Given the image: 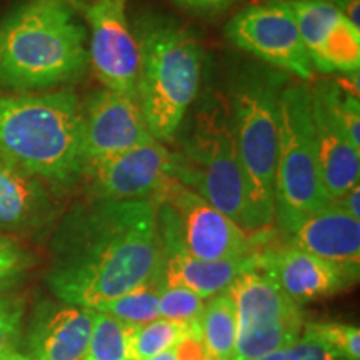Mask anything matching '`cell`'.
Listing matches in <instances>:
<instances>
[{"mask_svg": "<svg viewBox=\"0 0 360 360\" xmlns=\"http://www.w3.org/2000/svg\"><path fill=\"white\" fill-rule=\"evenodd\" d=\"M287 74L267 65L247 64L233 75L229 109L237 157L249 204L250 233L276 224L274 180L278 146V110Z\"/></svg>", "mask_w": 360, "mask_h": 360, "instance_id": "5", "label": "cell"}, {"mask_svg": "<svg viewBox=\"0 0 360 360\" xmlns=\"http://www.w3.org/2000/svg\"><path fill=\"white\" fill-rule=\"evenodd\" d=\"M53 188L0 155V232L34 237L57 220L58 200Z\"/></svg>", "mask_w": 360, "mask_h": 360, "instance_id": "17", "label": "cell"}, {"mask_svg": "<svg viewBox=\"0 0 360 360\" xmlns=\"http://www.w3.org/2000/svg\"><path fill=\"white\" fill-rule=\"evenodd\" d=\"M199 328L202 360H232L237 344V314L227 290L205 300Z\"/></svg>", "mask_w": 360, "mask_h": 360, "instance_id": "20", "label": "cell"}, {"mask_svg": "<svg viewBox=\"0 0 360 360\" xmlns=\"http://www.w3.org/2000/svg\"><path fill=\"white\" fill-rule=\"evenodd\" d=\"M155 199L169 205L184 249L200 260L215 262L252 255L262 249L272 232H245L204 197L175 179L165 182Z\"/></svg>", "mask_w": 360, "mask_h": 360, "instance_id": "9", "label": "cell"}, {"mask_svg": "<svg viewBox=\"0 0 360 360\" xmlns=\"http://www.w3.org/2000/svg\"><path fill=\"white\" fill-rule=\"evenodd\" d=\"M25 299L0 292V355L17 352L25 327Z\"/></svg>", "mask_w": 360, "mask_h": 360, "instance_id": "26", "label": "cell"}, {"mask_svg": "<svg viewBox=\"0 0 360 360\" xmlns=\"http://www.w3.org/2000/svg\"><path fill=\"white\" fill-rule=\"evenodd\" d=\"M359 200H360V187L359 184L357 186H354L350 191H347L344 193V195L340 197L339 200H335L337 204H339L342 209L345 210L349 215H352V217L359 219L360 220V205H359Z\"/></svg>", "mask_w": 360, "mask_h": 360, "instance_id": "32", "label": "cell"}, {"mask_svg": "<svg viewBox=\"0 0 360 360\" xmlns=\"http://www.w3.org/2000/svg\"><path fill=\"white\" fill-rule=\"evenodd\" d=\"M147 360H202V344L197 339H188Z\"/></svg>", "mask_w": 360, "mask_h": 360, "instance_id": "30", "label": "cell"}, {"mask_svg": "<svg viewBox=\"0 0 360 360\" xmlns=\"http://www.w3.org/2000/svg\"><path fill=\"white\" fill-rule=\"evenodd\" d=\"M328 2L360 29V0H328Z\"/></svg>", "mask_w": 360, "mask_h": 360, "instance_id": "31", "label": "cell"}, {"mask_svg": "<svg viewBox=\"0 0 360 360\" xmlns=\"http://www.w3.org/2000/svg\"><path fill=\"white\" fill-rule=\"evenodd\" d=\"M162 283H164V274L92 310L109 314L125 323H132V326L154 322L160 319L159 294Z\"/></svg>", "mask_w": 360, "mask_h": 360, "instance_id": "22", "label": "cell"}, {"mask_svg": "<svg viewBox=\"0 0 360 360\" xmlns=\"http://www.w3.org/2000/svg\"><path fill=\"white\" fill-rule=\"evenodd\" d=\"M132 30L141 52L137 97L152 137L170 142L197 98L204 51L187 27L164 13H137Z\"/></svg>", "mask_w": 360, "mask_h": 360, "instance_id": "4", "label": "cell"}, {"mask_svg": "<svg viewBox=\"0 0 360 360\" xmlns=\"http://www.w3.org/2000/svg\"><path fill=\"white\" fill-rule=\"evenodd\" d=\"M205 300L195 292L180 285H167L162 283L159 294V312L160 319L167 321L192 323L199 326V319L204 310Z\"/></svg>", "mask_w": 360, "mask_h": 360, "instance_id": "25", "label": "cell"}, {"mask_svg": "<svg viewBox=\"0 0 360 360\" xmlns=\"http://www.w3.org/2000/svg\"><path fill=\"white\" fill-rule=\"evenodd\" d=\"M259 269L269 274L297 305L335 295L357 282V277L339 265L295 249L287 242L265 244L259 250Z\"/></svg>", "mask_w": 360, "mask_h": 360, "instance_id": "15", "label": "cell"}, {"mask_svg": "<svg viewBox=\"0 0 360 360\" xmlns=\"http://www.w3.org/2000/svg\"><path fill=\"white\" fill-rule=\"evenodd\" d=\"M67 2H70V4H75V0H67Z\"/></svg>", "mask_w": 360, "mask_h": 360, "instance_id": "35", "label": "cell"}, {"mask_svg": "<svg viewBox=\"0 0 360 360\" xmlns=\"http://www.w3.org/2000/svg\"><path fill=\"white\" fill-rule=\"evenodd\" d=\"M302 334L319 340L340 360H360V330L357 326L328 321L304 323Z\"/></svg>", "mask_w": 360, "mask_h": 360, "instance_id": "24", "label": "cell"}, {"mask_svg": "<svg viewBox=\"0 0 360 360\" xmlns=\"http://www.w3.org/2000/svg\"><path fill=\"white\" fill-rule=\"evenodd\" d=\"M34 255L15 237L0 232V272L24 274L32 267Z\"/></svg>", "mask_w": 360, "mask_h": 360, "instance_id": "28", "label": "cell"}, {"mask_svg": "<svg viewBox=\"0 0 360 360\" xmlns=\"http://www.w3.org/2000/svg\"><path fill=\"white\" fill-rule=\"evenodd\" d=\"M315 69L350 74L360 67V29L328 0H287Z\"/></svg>", "mask_w": 360, "mask_h": 360, "instance_id": "13", "label": "cell"}, {"mask_svg": "<svg viewBox=\"0 0 360 360\" xmlns=\"http://www.w3.org/2000/svg\"><path fill=\"white\" fill-rule=\"evenodd\" d=\"M257 360H340L319 340L302 334L285 347L270 352Z\"/></svg>", "mask_w": 360, "mask_h": 360, "instance_id": "27", "label": "cell"}, {"mask_svg": "<svg viewBox=\"0 0 360 360\" xmlns=\"http://www.w3.org/2000/svg\"><path fill=\"white\" fill-rule=\"evenodd\" d=\"M274 202L276 225L282 236L332 202L319 170L310 94L302 84L287 82L281 96Z\"/></svg>", "mask_w": 360, "mask_h": 360, "instance_id": "7", "label": "cell"}, {"mask_svg": "<svg viewBox=\"0 0 360 360\" xmlns=\"http://www.w3.org/2000/svg\"><path fill=\"white\" fill-rule=\"evenodd\" d=\"M51 249L53 297L96 309L162 274L157 202L89 199L58 222Z\"/></svg>", "mask_w": 360, "mask_h": 360, "instance_id": "1", "label": "cell"}, {"mask_svg": "<svg viewBox=\"0 0 360 360\" xmlns=\"http://www.w3.org/2000/svg\"><path fill=\"white\" fill-rule=\"evenodd\" d=\"M84 360H130L129 323L94 310L92 330Z\"/></svg>", "mask_w": 360, "mask_h": 360, "instance_id": "23", "label": "cell"}, {"mask_svg": "<svg viewBox=\"0 0 360 360\" xmlns=\"http://www.w3.org/2000/svg\"><path fill=\"white\" fill-rule=\"evenodd\" d=\"M287 244L339 265L354 277L360 272V220L332 200L283 233Z\"/></svg>", "mask_w": 360, "mask_h": 360, "instance_id": "19", "label": "cell"}, {"mask_svg": "<svg viewBox=\"0 0 360 360\" xmlns=\"http://www.w3.org/2000/svg\"><path fill=\"white\" fill-rule=\"evenodd\" d=\"M177 135L179 148L170 150L172 179L250 233L249 204L227 98H204L193 115H186Z\"/></svg>", "mask_w": 360, "mask_h": 360, "instance_id": "6", "label": "cell"}, {"mask_svg": "<svg viewBox=\"0 0 360 360\" xmlns=\"http://www.w3.org/2000/svg\"><path fill=\"white\" fill-rule=\"evenodd\" d=\"M24 274H7V272H0V292H7L8 289H12L13 285L20 282V278Z\"/></svg>", "mask_w": 360, "mask_h": 360, "instance_id": "33", "label": "cell"}, {"mask_svg": "<svg viewBox=\"0 0 360 360\" xmlns=\"http://www.w3.org/2000/svg\"><path fill=\"white\" fill-rule=\"evenodd\" d=\"M89 64L105 89L137 96L141 52L127 19V0H92L85 6Z\"/></svg>", "mask_w": 360, "mask_h": 360, "instance_id": "12", "label": "cell"}, {"mask_svg": "<svg viewBox=\"0 0 360 360\" xmlns=\"http://www.w3.org/2000/svg\"><path fill=\"white\" fill-rule=\"evenodd\" d=\"M172 169V152L164 142L152 139L127 150L85 162L90 199L152 200L165 186Z\"/></svg>", "mask_w": 360, "mask_h": 360, "instance_id": "11", "label": "cell"}, {"mask_svg": "<svg viewBox=\"0 0 360 360\" xmlns=\"http://www.w3.org/2000/svg\"><path fill=\"white\" fill-rule=\"evenodd\" d=\"M172 2L199 15H219L227 11L236 0H172Z\"/></svg>", "mask_w": 360, "mask_h": 360, "instance_id": "29", "label": "cell"}, {"mask_svg": "<svg viewBox=\"0 0 360 360\" xmlns=\"http://www.w3.org/2000/svg\"><path fill=\"white\" fill-rule=\"evenodd\" d=\"M87 29L67 0H25L0 22V92L56 90L84 75Z\"/></svg>", "mask_w": 360, "mask_h": 360, "instance_id": "2", "label": "cell"}, {"mask_svg": "<svg viewBox=\"0 0 360 360\" xmlns=\"http://www.w3.org/2000/svg\"><path fill=\"white\" fill-rule=\"evenodd\" d=\"M94 310L44 300L25 323L19 350L27 360H84Z\"/></svg>", "mask_w": 360, "mask_h": 360, "instance_id": "16", "label": "cell"}, {"mask_svg": "<svg viewBox=\"0 0 360 360\" xmlns=\"http://www.w3.org/2000/svg\"><path fill=\"white\" fill-rule=\"evenodd\" d=\"M188 339L200 340L199 326L157 319L154 322L129 323L130 360H147Z\"/></svg>", "mask_w": 360, "mask_h": 360, "instance_id": "21", "label": "cell"}, {"mask_svg": "<svg viewBox=\"0 0 360 360\" xmlns=\"http://www.w3.org/2000/svg\"><path fill=\"white\" fill-rule=\"evenodd\" d=\"M84 112V164L152 141L137 96L101 89L90 96Z\"/></svg>", "mask_w": 360, "mask_h": 360, "instance_id": "14", "label": "cell"}, {"mask_svg": "<svg viewBox=\"0 0 360 360\" xmlns=\"http://www.w3.org/2000/svg\"><path fill=\"white\" fill-rule=\"evenodd\" d=\"M0 360H27V357L20 352V350H17V352L0 355Z\"/></svg>", "mask_w": 360, "mask_h": 360, "instance_id": "34", "label": "cell"}, {"mask_svg": "<svg viewBox=\"0 0 360 360\" xmlns=\"http://www.w3.org/2000/svg\"><path fill=\"white\" fill-rule=\"evenodd\" d=\"M237 314V344L232 360H257L299 339L304 314L269 274L252 269L231 285Z\"/></svg>", "mask_w": 360, "mask_h": 360, "instance_id": "8", "label": "cell"}, {"mask_svg": "<svg viewBox=\"0 0 360 360\" xmlns=\"http://www.w3.org/2000/svg\"><path fill=\"white\" fill-rule=\"evenodd\" d=\"M225 34L236 47L267 67L302 80L314 77V64L287 0H267L242 8L225 27Z\"/></svg>", "mask_w": 360, "mask_h": 360, "instance_id": "10", "label": "cell"}, {"mask_svg": "<svg viewBox=\"0 0 360 360\" xmlns=\"http://www.w3.org/2000/svg\"><path fill=\"white\" fill-rule=\"evenodd\" d=\"M84 112L69 89L0 92V155L56 192L82 175Z\"/></svg>", "mask_w": 360, "mask_h": 360, "instance_id": "3", "label": "cell"}, {"mask_svg": "<svg viewBox=\"0 0 360 360\" xmlns=\"http://www.w3.org/2000/svg\"><path fill=\"white\" fill-rule=\"evenodd\" d=\"M314 142L322 184L332 200L357 186L360 179V148L350 142L328 103L323 82L309 89Z\"/></svg>", "mask_w": 360, "mask_h": 360, "instance_id": "18", "label": "cell"}]
</instances>
